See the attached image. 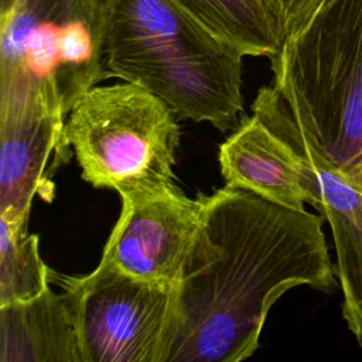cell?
<instances>
[{"label": "cell", "mask_w": 362, "mask_h": 362, "mask_svg": "<svg viewBox=\"0 0 362 362\" xmlns=\"http://www.w3.org/2000/svg\"><path fill=\"white\" fill-rule=\"evenodd\" d=\"M270 62L291 115L349 174L362 157V0H325Z\"/></svg>", "instance_id": "3"}, {"label": "cell", "mask_w": 362, "mask_h": 362, "mask_svg": "<svg viewBox=\"0 0 362 362\" xmlns=\"http://www.w3.org/2000/svg\"><path fill=\"white\" fill-rule=\"evenodd\" d=\"M178 117L150 90L122 82L92 86L65 120L82 180L139 198L177 188Z\"/></svg>", "instance_id": "5"}, {"label": "cell", "mask_w": 362, "mask_h": 362, "mask_svg": "<svg viewBox=\"0 0 362 362\" xmlns=\"http://www.w3.org/2000/svg\"><path fill=\"white\" fill-rule=\"evenodd\" d=\"M362 192V157L359 158V161L356 163V165L351 170L349 174H345Z\"/></svg>", "instance_id": "15"}, {"label": "cell", "mask_w": 362, "mask_h": 362, "mask_svg": "<svg viewBox=\"0 0 362 362\" xmlns=\"http://www.w3.org/2000/svg\"><path fill=\"white\" fill-rule=\"evenodd\" d=\"M252 112L300 156L307 204L331 228L342 317L362 351V192L320 153L273 85L259 89Z\"/></svg>", "instance_id": "7"}, {"label": "cell", "mask_w": 362, "mask_h": 362, "mask_svg": "<svg viewBox=\"0 0 362 362\" xmlns=\"http://www.w3.org/2000/svg\"><path fill=\"white\" fill-rule=\"evenodd\" d=\"M65 117L41 103L0 107V218L27 226L35 195L51 202L57 170L69 161Z\"/></svg>", "instance_id": "9"}, {"label": "cell", "mask_w": 362, "mask_h": 362, "mask_svg": "<svg viewBox=\"0 0 362 362\" xmlns=\"http://www.w3.org/2000/svg\"><path fill=\"white\" fill-rule=\"evenodd\" d=\"M225 185L252 191L291 209H305L303 164L298 153L256 115L240 117L219 147Z\"/></svg>", "instance_id": "10"}, {"label": "cell", "mask_w": 362, "mask_h": 362, "mask_svg": "<svg viewBox=\"0 0 362 362\" xmlns=\"http://www.w3.org/2000/svg\"><path fill=\"white\" fill-rule=\"evenodd\" d=\"M243 57H274L283 40L262 0H177Z\"/></svg>", "instance_id": "12"}, {"label": "cell", "mask_w": 362, "mask_h": 362, "mask_svg": "<svg viewBox=\"0 0 362 362\" xmlns=\"http://www.w3.org/2000/svg\"><path fill=\"white\" fill-rule=\"evenodd\" d=\"M0 362H81L76 331L64 294L0 305Z\"/></svg>", "instance_id": "11"}, {"label": "cell", "mask_w": 362, "mask_h": 362, "mask_svg": "<svg viewBox=\"0 0 362 362\" xmlns=\"http://www.w3.org/2000/svg\"><path fill=\"white\" fill-rule=\"evenodd\" d=\"M198 195L201 219L174 286L161 362H239L259 348L286 291L337 287L324 218L229 185Z\"/></svg>", "instance_id": "1"}, {"label": "cell", "mask_w": 362, "mask_h": 362, "mask_svg": "<svg viewBox=\"0 0 362 362\" xmlns=\"http://www.w3.org/2000/svg\"><path fill=\"white\" fill-rule=\"evenodd\" d=\"M103 0H8L0 7V107L42 103L66 119L105 78Z\"/></svg>", "instance_id": "4"}, {"label": "cell", "mask_w": 362, "mask_h": 362, "mask_svg": "<svg viewBox=\"0 0 362 362\" xmlns=\"http://www.w3.org/2000/svg\"><path fill=\"white\" fill-rule=\"evenodd\" d=\"M8 0H0V7H3Z\"/></svg>", "instance_id": "16"}, {"label": "cell", "mask_w": 362, "mask_h": 362, "mask_svg": "<svg viewBox=\"0 0 362 362\" xmlns=\"http://www.w3.org/2000/svg\"><path fill=\"white\" fill-rule=\"evenodd\" d=\"M68 303L81 362H161L174 286L133 277L102 257L86 276L49 272Z\"/></svg>", "instance_id": "6"}, {"label": "cell", "mask_w": 362, "mask_h": 362, "mask_svg": "<svg viewBox=\"0 0 362 362\" xmlns=\"http://www.w3.org/2000/svg\"><path fill=\"white\" fill-rule=\"evenodd\" d=\"M283 42L300 31L325 0H262Z\"/></svg>", "instance_id": "14"}, {"label": "cell", "mask_w": 362, "mask_h": 362, "mask_svg": "<svg viewBox=\"0 0 362 362\" xmlns=\"http://www.w3.org/2000/svg\"><path fill=\"white\" fill-rule=\"evenodd\" d=\"M201 198L178 187L165 192L122 198V211L102 257L147 281L175 286L201 219Z\"/></svg>", "instance_id": "8"}, {"label": "cell", "mask_w": 362, "mask_h": 362, "mask_svg": "<svg viewBox=\"0 0 362 362\" xmlns=\"http://www.w3.org/2000/svg\"><path fill=\"white\" fill-rule=\"evenodd\" d=\"M105 78L136 83L178 119L221 132L243 116L242 59L177 0H103Z\"/></svg>", "instance_id": "2"}, {"label": "cell", "mask_w": 362, "mask_h": 362, "mask_svg": "<svg viewBox=\"0 0 362 362\" xmlns=\"http://www.w3.org/2000/svg\"><path fill=\"white\" fill-rule=\"evenodd\" d=\"M49 272L38 252V235L0 218V305L42 294Z\"/></svg>", "instance_id": "13"}]
</instances>
